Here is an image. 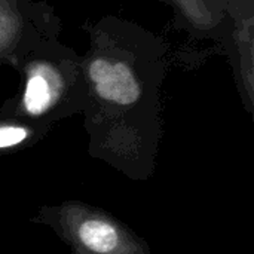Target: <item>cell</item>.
<instances>
[{
  "label": "cell",
  "mask_w": 254,
  "mask_h": 254,
  "mask_svg": "<svg viewBox=\"0 0 254 254\" xmlns=\"http://www.w3.org/2000/svg\"><path fill=\"white\" fill-rule=\"evenodd\" d=\"M40 127L15 118H0V152L25 146L37 135Z\"/></svg>",
  "instance_id": "obj_7"
},
{
  "label": "cell",
  "mask_w": 254,
  "mask_h": 254,
  "mask_svg": "<svg viewBox=\"0 0 254 254\" xmlns=\"http://www.w3.org/2000/svg\"><path fill=\"white\" fill-rule=\"evenodd\" d=\"M88 36L80 64L91 147L137 176L156 150L167 48L156 34L118 16L89 25Z\"/></svg>",
  "instance_id": "obj_1"
},
{
  "label": "cell",
  "mask_w": 254,
  "mask_h": 254,
  "mask_svg": "<svg viewBox=\"0 0 254 254\" xmlns=\"http://www.w3.org/2000/svg\"><path fill=\"white\" fill-rule=\"evenodd\" d=\"M52 7L33 0H0V64H13L39 43L58 37Z\"/></svg>",
  "instance_id": "obj_4"
},
{
  "label": "cell",
  "mask_w": 254,
  "mask_h": 254,
  "mask_svg": "<svg viewBox=\"0 0 254 254\" xmlns=\"http://www.w3.org/2000/svg\"><path fill=\"white\" fill-rule=\"evenodd\" d=\"M165 1H167V0H165Z\"/></svg>",
  "instance_id": "obj_8"
},
{
  "label": "cell",
  "mask_w": 254,
  "mask_h": 254,
  "mask_svg": "<svg viewBox=\"0 0 254 254\" xmlns=\"http://www.w3.org/2000/svg\"><path fill=\"white\" fill-rule=\"evenodd\" d=\"M253 0H231L226 10V19L234 22L231 36L238 49L241 91L249 110L253 106Z\"/></svg>",
  "instance_id": "obj_5"
},
{
  "label": "cell",
  "mask_w": 254,
  "mask_h": 254,
  "mask_svg": "<svg viewBox=\"0 0 254 254\" xmlns=\"http://www.w3.org/2000/svg\"><path fill=\"white\" fill-rule=\"evenodd\" d=\"M173 4L180 24L193 36L210 37L220 34L226 24L231 0H167Z\"/></svg>",
  "instance_id": "obj_6"
},
{
  "label": "cell",
  "mask_w": 254,
  "mask_h": 254,
  "mask_svg": "<svg viewBox=\"0 0 254 254\" xmlns=\"http://www.w3.org/2000/svg\"><path fill=\"white\" fill-rule=\"evenodd\" d=\"M42 220L68 243L71 254H152L144 241L115 217L80 202L45 208Z\"/></svg>",
  "instance_id": "obj_3"
},
{
  "label": "cell",
  "mask_w": 254,
  "mask_h": 254,
  "mask_svg": "<svg viewBox=\"0 0 254 254\" xmlns=\"http://www.w3.org/2000/svg\"><path fill=\"white\" fill-rule=\"evenodd\" d=\"M12 65L22 77V88L1 109L7 118L48 124L85 109L88 89L80 55L58 37L39 43Z\"/></svg>",
  "instance_id": "obj_2"
}]
</instances>
